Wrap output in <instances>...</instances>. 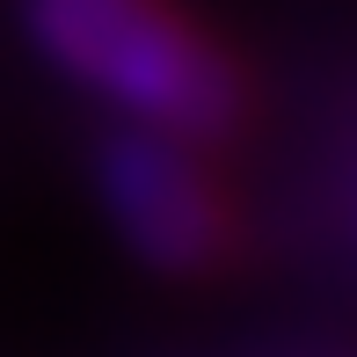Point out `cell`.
Here are the masks:
<instances>
[{
	"label": "cell",
	"instance_id": "obj_2",
	"mask_svg": "<svg viewBox=\"0 0 357 357\" xmlns=\"http://www.w3.org/2000/svg\"><path fill=\"white\" fill-rule=\"evenodd\" d=\"M102 197L132 248L160 270H212L234 241L219 183L190 160V139L168 132H117L102 146Z\"/></svg>",
	"mask_w": 357,
	"mask_h": 357
},
{
	"label": "cell",
	"instance_id": "obj_1",
	"mask_svg": "<svg viewBox=\"0 0 357 357\" xmlns=\"http://www.w3.org/2000/svg\"><path fill=\"white\" fill-rule=\"evenodd\" d=\"M22 22L73 80L132 109L146 132L219 139L241 124L248 88L234 59L168 0H22Z\"/></svg>",
	"mask_w": 357,
	"mask_h": 357
}]
</instances>
